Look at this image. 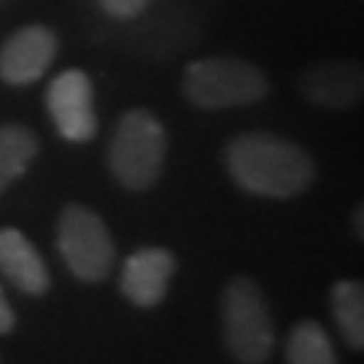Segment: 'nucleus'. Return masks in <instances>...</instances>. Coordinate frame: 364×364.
Segmentation results:
<instances>
[{"label":"nucleus","instance_id":"1","mask_svg":"<svg viewBox=\"0 0 364 364\" xmlns=\"http://www.w3.org/2000/svg\"><path fill=\"white\" fill-rule=\"evenodd\" d=\"M232 181L248 195L289 200L302 195L316 178V165L302 146L270 132H246L224 149Z\"/></svg>","mask_w":364,"mask_h":364},{"label":"nucleus","instance_id":"13","mask_svg":"<svg viewBox=\"0 0 364 364\" xmlns=\"http://www.w3.org/2000/svg\"><path fill=\"white\" fill-rule=\"evenodd\" d=\"M289 364H338L332 340L318 321H299L287 338Z\"/></svg>","mask_w":364,"mask_h":364},{"label":"nucleus","instance_id":"7","mask_svg":"<svg viewBox=\"0 0 364 364\" xmlns=\"http://www.w3.org/2000/svg\"><path fill=\"white\" fill-rule=\"evenodd\" d=\"M297 90L308 103L329 111H346L362 100L364 73L353 60L313 63L297 76Z\"/></svg>","mask_w":364,"mask_h":364},{"label":"nucleus","instance_id":"2","mask_svg":"<svg viewBox=\"0 0 364 364\" xmlns=\"http://www.w3.org/2000/svg\"><path fill=\"white\" fill-rule=\"evenodd\" d=\"M181 92L195 108L221 111L264 100L270 92V81L251 60L203 57L183 68Z\"/></svg>","mask_w":364,"mask_h":364},{"label":"nucleus","instance_id":"11","mask_svg":"<svg viewBox=\"0 0 364 364\" xmlns=\"http://www.w3.org/2000/svg\"><path fill=\"white\" fill-rule=\"evenodd\" d=\"M38 154V138L22 124L0 127V195L19 181Z\"/></svg>","mask_w":364,"mask_h":364},{"label":"nucleus","instance_id":"10","mask_svg":"<svg viewBox=\"0 0 364 364\" xmlns=\"http://www.w3.org/2000/svg\"><path fill=\"white\" fill-rule=\"evenodd\" d=\"M0 273L25 294H43L49 289V270L38 248L19 230H0Z\"/></svg>","mask_w":364,"mask_h":364},{"label":"nucleus","instance_id":"3","mask_svg":"<svg viewBox=\"0 0 364 364\" xmlns=\"http://www.w3.org/2000/svg\"><path fill=\"white\" fill-rule=\"evenodd\" d=\"M165 151L168 135L162 122L146 108H132L119 119L108 144V168L124 189L146 192L162 173Z\"/></svg>","mask_w":364,"mask_h":364},{"label":"nucleus","instance_id":"8","mask_svg":"<svg viewBox=\"0 0 364 364\" xmlns=\"http://www.w3.org/2000/svg\"><path fill=\"white\" fill-rule=\"evenodd\" d=\"M57 36L46 25H27L0 46V78L11 87L38 81L57 57Z\"/></svg>","mask_w":364,"mask_h":364},{"label":"nucleus","instance_id":"15","mask_svg":"<svg viewBox=\"0 0 364 364\" xmlns=\"http://www.w3.org/2000/svg\"><path fill=\"white\" fill-rule=\"evenodd\" d=\"M14 324H16V318H14L11 305H9V299L3 294V287H0V335H9Z\"/></svg>","mask_w":364,"mask_h":364},{"label":"nucleus","instance_id":"4","mask_svg":"<svg viewBox=\"0 0 364 364\" xmlns=\"http://www.w3.org/2000/svg\"><path fill=\"white\" fill-rule=\"evenodd\" d=\"M224 340L237 362L262 364L275 346L273 321L262 289L251 278H232L224 289Z\"/></svg>","mask_w":364,"mask_h":364},{"label":"nucleus","instance_id":"14","mask_svg":"<svg viewBox=\"0 0 364 364\" xmlns=\"http://www.w3.org/2000/svg\"><path fill=\"white\" fill-rule=\"evenodd\" d=\"M97 3H100V9H103L111 19H122V22H127V19H138V16H144L154 0H97Z\"/></svg>","mask_w":364,"mask_h":364},{"label":"nucleus","instance_id":"5","mask_svg":"<svg viewBox=\"0 0 364 364\" xmlns=\"http://www.w3.org/2000/svg\"><path fill=\"white\" fill-rule=\"evenodd\" d=\"M57 248L78 281L100 284L114 267V237L105 221L84 205H68L57 224Z\"/></svg>","mask_w":364,"mask_h":364},{"label":"nucleus","instance_id":"16","mask_svg":"<svg viewBox=\"0 0 364 364\" xmlns=\"http://www.w3.org/2000/svg\"><path fill=\"white\" fill-rule=\"evenodd\" d=\"M356 232L362 235V208L356 210Z\"/></svg>","mask_w":364,"mask_h":364},{"label":"nucleus","instance_id":"9","mask_svg":"<svg viewBox=\"0 0 364 364\" xmlns=\"http://www.w3.org/2000/svg\"><path fill=\"white\" fill-rule=\"evenodd\" d=\"M176 273V257L168 248L146 246L127 257L122 267V294L138 308H154L168 294V284Z\"/></svg>","mask_w":364,"mask_h":364},{"label":"nucleus","instance_id":"12","mask_svg":"<svg viewBox=\"0 0 364 364\" xmlns=\"http://www.w3.org/2000/svg\"><path fill=\"white\" fill-rule=\"evenodd\" d=\"M332 313L343 340L351 348H364V289L359 281H340L332 289Z\"/></svg>","mask_w":364,"mask_h":364},{"label":"nucleus","instance_id":"6","mask_svg":"<svg viewBox=\"0 0 364 364\" xmlns=\"http://www.w3.org/2000/svg\"><path fill=\"white\" fill-rule=\"evenodd\" d=\"M46 111L65 141L87 144L90 138H95L97 117H95V92L90 76L84 70L60 73L46 90Z\"/></svg>","mask_w":364,"mask_h":364}]
</instances>
